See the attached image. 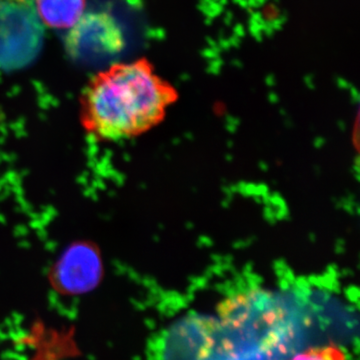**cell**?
Segmentation results:
<instances>
[{"label":"cell","instance_id":"1","mask_svg":"<svg viewBox=\"0 0 360 360\" xmlns=\"http://www.w3.org/2000/svg\"><path fill=\"white\" fill-rule=\"evenodd\" d=\"M176 94L148 61H130L97 72L80 96V123L97 141L139 136L160 124Z\"/></svg>","mask_w":360,"mask_h":360},{"label":"cell","instance_id":"2","mask_svg":"<svg viewBox=\"0 0 360 360\" xmlns=\"http://www.w3.org/2000/svg\"><path fill=\"white\" fill-rule=\"evenodd\" d=\"M103 262L98 248L78 241L63 251L49 274V281L59 295L78 296L96 290L103 277Z\"/></svg>","mask_w":360,"mask_h":360},{"label":"cell","instance_id":"3","mask_svg":"<svg viewBox=\"0 0 360 360\" xmlns=\"http://www.w3.org/2000/svg\"><path fill=\"white\" fill-rule=\"evenodd\" d=\"M70 30L66 37V49L73 56L94 58L115 56L124 46L120 26L106 13H84Z\"/></svg>","mask_w":360,"mask_h":360},{"label":"cell","instance_id":"4","mask_svg":"<svg viewBox=\"0 0 360 360\" xmlns=\"http://www.w3.org/2000/svg\"><path fill=\"white\" fill-rule=\"evenodd\" d=\"M35 6L45 25L70 30L84 15L86 0H35Z\"/></svg>","mask_w":360,"mask_h":360},{"label":"cell","instance_id":"5","mask_svg":"<svg viewBox=\"0 0 360 360\" xmlns=\"http://www.w3.org/2000/svg\"><path fill=\"white\" fill-rule=\"evenodd\" d=\"M290 360H347V354L333 345L310 347L295 355Z\"/></svg>","mask_w":360,"mask_h":360}]
</instances>
